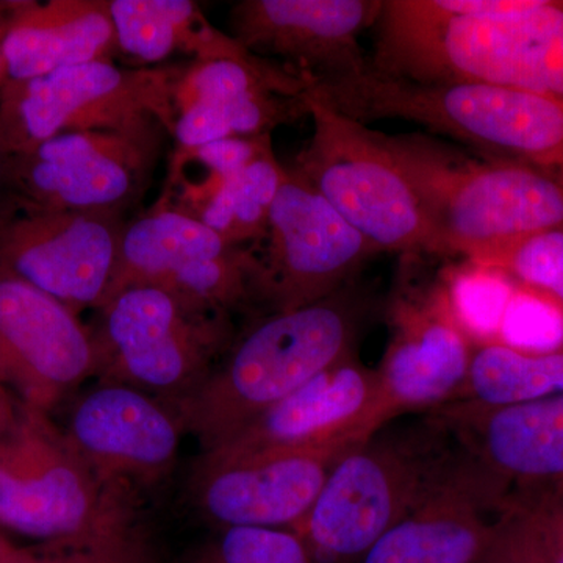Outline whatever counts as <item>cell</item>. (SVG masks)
Listing matches in <instances>:
<instances>
[{"label":"cell","instance_id":"12","mask_svg":"<svg viewBox=\"0 0 563 563\" xmlns=\"http://www.w3.org/2000/svg\"><path fill=\"white\" fill-rule=\"evenodd\" d=\"M407 255L388 303L390 339L377 366L384 426L417 410L453 402L472 366V336L459 321L443 274L421 277Z\"/></svg>","mask_w":563,"mask_h":563},{"label":"cell","instance_id":"33","mask_svg":"<svg viewBox=\"0 0 563 563\" xmlns=\"http://www.w3.org/2000/svg\"><path fill=\"white\" fill-rule=\"evenodd\" d=\"M22 404L0 384V443L9 437L20 418Z\"/></svg>","mask_w":563,"mask_h":563},{"label":"cell","instance_id":"2","mask_svg":"<svg viewBox=\"0 0 563 563\" xmlns=\"http://www.w3.org/2000/svg\"><path fill=\"white\" fill-rule=\"evenodd\" d=\"M474 472L435 413L387 424L332 466L312 509L291 531L313 563H358L393 526Z\"/></svg>","mask_w":563,"mask_h":563},{"label":"cell","instance_id":"29","mask_svg":"<svg viewBox=\"0 0 563 563\" xmlns=\"http://www.w3.org/2000/svg\"><path fill=\"white\" fill-rule=\"evenodd\" d=\"M192 563H313L290 529L222 528Z\"/></svg>","mask_w":563,"mask_h":563},{"label":"cell","instance_id":"31","mask_svg":"<svg viewBox=\"0 0 563 563\" xmlns=\"http://www.w3.org/2000/svg\"><path fill=\"white\" fill-rule=\"evenodd\" d=\"M474 563H547L536 526L523 504L506 499Z\"/></svg>","mask_w":563,"mask_h":563},{"label":"cell","instance_id":"35","mask_svg":"<svg viewBox=\"0 0 563 563\" xmlns=\"http://www.w3.org/2000/svg\"><path fill=\"white\" fill-rule=\"evenodd\" d=\"M24 550L25 548L18 547L5 533L0 531V563H13L24 553Z\"/></svg>","mask_w":563,"mask_h":563},{"label":"cell","instance_id":"17","mask_svg":"<svg viewBox=\"0 0 563 563\" xmlns=\"http://www.w3.org/2000/svg\"><path fill=\"white\" fill-rule=\"evenodd\" d=\"M63 431L103 484L132 499L172 472L185 429L169 404L101 380L77 399Z\"/></svg>","mask_w":563,"mask_h":563},{"label":"cell","instance_id":"1","mask_svg":"<svg viewBox=\"0 0 563 563\" xmlns=\"http://www.w3.org/2000/svg\"><path fill=\"white\" fill-rule=\"evenodd\" d=\"M369 65L563 101V0H384Z\"/></svg>","mask_w":563,"mask_h":563},{"label":"cell","instance_id":"27","mask_svg":"<svg viewBox=\"0 0 563 563\" xmlns=\"http://www.w3.org/2000/svg\"><path fill=\"white\" fill-rule=\"evenodd\" d=\"M459 321L476 346L496 343L517 284L495 269L463 263L443 273Z\"/></svg>","mask_w":563,"mask_h":563},{"label":"cell","instance_id":"23","mask_svg":"<svg viewBox=\"0 0 563 563\" xmlns=\"http://www.w3.org/2000/svg\"><path fill=\"white\" fill-rule=\"evenodd\" d=\"M120 54L141 65H158L176 52L192 62L240 57L246 47L221 32L190 0H109Z\"/></svg>","mask_w":563,"mask_h":563},{"label":"cell","instance_id":"14","mask_svg":"<svg viewBox=\"0 0 563 563\" xmlns=\"http://www.w3.org/2000/svg\"><path fill=\"white\" fill-rule=\"evenodd\" d=\"M95 332L79 314L0 269V384L24 406L49 413L98 376Z\"/></svg>","mask_w":563,"mask_h":563},{"label":"cell","instance_id":"6","mask_svg":"<svg viewBox=\"0 0 563 563\" xmlns=\"http://www.w3.org/2000/svg\"><path fill=\"white\" fill-rule=\"evenodd\" d=\"M133 499L99 479L65 431L22 404L0 443V531L46 544L132 531Z\"/></svg>","mask_w":563,"mask_h":563},{"label":"cell","instance_id":"30","mask_svg":"<svg viewBox=\"0 0 563 563\" xmlns=\"http://www.w3.org/2000/svg\"><path fill=\"white\" fill-rule=\"evenodd\" d=\"M13 563H154L135 529L84 542L25 548Z\"/></svg>","mask_w":563,"mask_h":563},{"label":"cell","instance_id":"15","mask_svg":"<svg viewBox=\"0 0 563 563\" xmlns=\"http://www.w3.org/2000/svg\"><path fill=\"white\" fill-rule=\"evenodd\" d=\"M354 446L339 443L229 457L202 454L192 474V495L222 528L291 531L312 509L332 466Z\"/></svg>","mask_w":563,"mask_h":563},{"label":"cell","instance_id":"7","mask_svg":"<svg viewBox=\"0 0 563 563\" xmlns=\"http://www.w3.org/2000/svg\"><path fill=\"white\" fill-rule=\"evenodd\" d=\"M98 312L102 383L131 385L173 409L201 387L235 343L232 313L152 285L125 288Z\"/></svg>","mask_w":563,"mask_h":563},{"label":"cell","instance_id":"10","mask_svg":"<svg viewBox=\"0 0 563 563\" xmlns=\"http://www.w3.org/2000/svg\"><path fill=\"white\" fill-rule=\"evenodd\" d=\"M165 135L163 128L62 133L10 155L7 202L33 210L125 214L150 188Z\"/></svg>","mask_w":563,"mask_h":563},{"label":"cell","instance_id":"11","mask_svg":"<svg viewBox=\"0 0 563 563\" xmlns=\"http://www.w3.org/2000/svg\"><path fill=\"white\" fill-rule=\"evenodd\" d=\"M262 242L257 306L263 314L328 298L379 254L295 168H285Z\"/></svg>","mask_w":563,"mask_h":563},{"label":"cell","instance_id":"22","mask_svg":"<svg viewBox=\"0 0 563 563\" xmlns=\"http://www.w3.org/2000/svg\"><path fill=\"white\" fill-rule=\"evenodd\" d=\"M235 247L239 246L225 242L202 221L157 203L125 222L113 279L102 306L125 288L163 287L195 263L220 257Z\"/></svg>","mask_w":563,"mask_h":563},{"label":"cell","instance_id":"19","mask_svg":"<svg viewBox=\"0 0 563 563\" xmlns=\"http://www.w3.org/2000/svg\"><path fill=\"white\" fill-rule=\"evenodd\" d=\"M432 412L507 496L563 484V393L498 407L450 402Z\"/></svg>","mask_w":563,"mask_h":563},{"label":"cell","instance_id":"20","mask_svg":"<svg viewBox=\"0 0 563 563\" xmlns=\"http://www.w3.org/2000/svg\"><path fill=\"white\" fill-rule=\"evenodd\" d=\"M507 496L479 468L422 504L358 563H474Z\"/></svg>","mask_w":563,"mask_h":563},{"label":"cell","instance_id":"3","mask_svg":"<svg viewBox=\"0 0 563 563\" xmlns=\"http://www.w3.org/2000/svg\"><path fill=\"white\" fill-rule=\"evenodd\" d=\"M369 303L355 279L321 301L263 314L174 410L202 453L228 442L266 410L355 351Z\"/></svg>","mask_w":563,"mask_h":563},{"label":"cell","instance_id":"9","mask_svg":"<svg viewBox=\"0 0 563 563\" xmlns=\"http://www.w3.org/2000/svg\"><path fill=\"white\" fill-rule=\"evenodd\" d=\"M303 99L313 133L296 158V172L377 252L432 255L417 192L384 133L332 109L309 90Z\"/></svg>","mask_w":563,"mask_h":563},{"label":"cell","instance_id":"32","mask_svg":"<svg viewBox=\"0 0 563 563\" xmlns=\"http://www.w3.org/2000/svg\"><path fill=\"white\" fill-rule=\"evenodd\" d=\"M531 515L547 563H563V484L509 495Z\"/></svg>","mask_w":563,"mask_h":563},{"label":"cell","instance_id":"8","mask_svg":"<svg viewBox=\"0 0 563 563\" xmlns=\"http://www.w3.org/2000/svg\"><path fill=\"white\" fill-rule=\"evenodd\" d=\"M181 66L125 68L92 62L0 87V151L35 150L68 132H147L173 135L174 88Z\"/></svg>","mask_w":563,"mask_h":563},{"label":"cell","instance_id":"5","mask_svg":"<svg viewBox=\"0 0 563 563\" xmlns=\"http://www.w3.org/2000/svg\"><path fill=\"white\" fill-rule=\"evenodd\" d=\"M431 233L432 255H462L544 229L563 228V181L523 165L477 162L418 135H384Z\"/></svg>","mask_w":563,"mask_h":563},{"label":"cell","instance_id":"24","mask_svg":"<svg viewBox=\"0 0 563 563\" xmlns=\"http://www.w3.org/2000/svg\"><path fill=\"white\" fill-rule=\"evenodd\" d=\"M563 393V344L548 351H520L481 344L474 351L465 385L453 402L498 407Z\"/></svg>","mask_w":563,"mask_h":563},{"label":"cell","instance_id":"4","mask_svg":"<svg viewBox=\"0 0 563 563\" xmlns=\"http://www.w3.org/2000/svg\"><path fill=\"white\" fill-rule=\"evenodd\" d=\"M310 95L352 120H402L424 125L492 155L563 174V101L485 84L413 81L366 66Z\"/></svg>","mask_w":563,"mask_h":563},{"label":"cell","instance_id":"26","mask_svg":"<svg viewBox=\"0 0 563 563\" xmlns=\"http://www.w3.org/2000/svg\"><path fill=\"white\" fill-rule=\"evenodd\" d=\"M466 262L506 274L563 303V228L514 236L473 252Z\"/></svg>","mask_w":563,"mask_h":563},{"label":"cell","instance_id":"21","mask_svg":"<svg viewBox=\"0 0 563 563\" xmlns=\"http://www.w3.org/2000/svg\"><path fill=\"white\" fill-rule=\"evenodd\" d=\"M120 55L109 0H21L3 41L5 81L29 80L54 70Z\"/></svg>","mask_w":563,"mask_h":563},{"label":"cell","instance_id":"13","mask_svg":"<svg viewBox=\"0 0 563 563\" xmlns=\"http://www.w3.org/2000/svg\"><path fill=\"white\" fill-rule=\"evenodd\" d=\"M125 214L0 209V269L73 312L102 306L113 279Z\"/></svg>","mask_w":563,"mask_h":563},{"label":"cell","instance_id":"36","mask_svg":"<svg viewBox=\"0 0 563 563\" xmlns=\"http://www.w3.org/2000/svg\"><path fill=\"white\" fill-rule=\"evenodd\" d=\"M7 162L9 157L0 151V209L7 206L9 196H7Z\"/></svg>","mask_w":563,"mask_h":563},{"label":"cell","instance_id":"25","mask_svg":"<svg viewBox=\"0 0 563 563\" xmlns=\"http://www.w3.org/2000/svg\"><path fill=\"white\" fill-rule=\"evenodd\" d=\"M285 168L272 150L222 184L198 220L233 246H257L268 225Z\"/></svg>","mask_w":563,"mask_h":563},{"label":"cell","instance_id":"18","mask_svg":"<svg viewBox=\"0 0 563 563\" xmlns=\"http://www.w3.org/2000/svg\"><path fill=\"white\" fill-rule=\"evenodd\" d=\"M383 428L376 369L363 365L354 351L228 442L202 454L229 457L290 448L358 444Z\"/></svg>","mask_w":563,"mask_h":563},{"label":"cell","instance_id":"37","mask_svg":"<svg viewBox=\"0 0 563 563\" xmlns=\"http://www.w3.org/2000/svg\"><path fill=\"white\" fill-rule=\"evenodd\" d=\"M558 177H559V179H561L563 181V174H562V176H558Z\"/></svg>","mask_w":563,"mask_h":563},{"label":"cell","instance_id":"34","mask_svg":"<svg viewBox=\"0 0 563 563\" xmlns=\"http://www.w3.org/2000/svg\"><path fill=\"white\" fill-rule=\"evenodd\" d=\"M16 2L11 0H0V87L5 84V58H3V41H5L7 29H9L10 18L13 14Z\"/></svg>","mask_w":563,"mask_h":563},{"label":"cell","instance_id":"28","mask_svg":"<svg viewBox=\"0 0 563 563\" xmlns=\"http://www.w3.org/2000/svg\"><path fill=\"white\" fill-rule=\"evenodd\" d=\"M496 343L520 351H548L563 344V303L551 296L518 285Z\"/></svg>","mask_w":563,"mask_h":563},{"label":"cell","instance_id":"16","mask_svg":"<svg viewBox=\"0 0 563 563\" xmlns=\"http://www.w3.org/2000/svg\"><path fill=\"white\" fill-rule=\"evenodd\" d=\"M380 7V0H242L229 22L231 35L247 51L312 87L368 66L358 40L374 27Z\"/></svg>","mask_w":563,"mask_h":563}]
</instances>
